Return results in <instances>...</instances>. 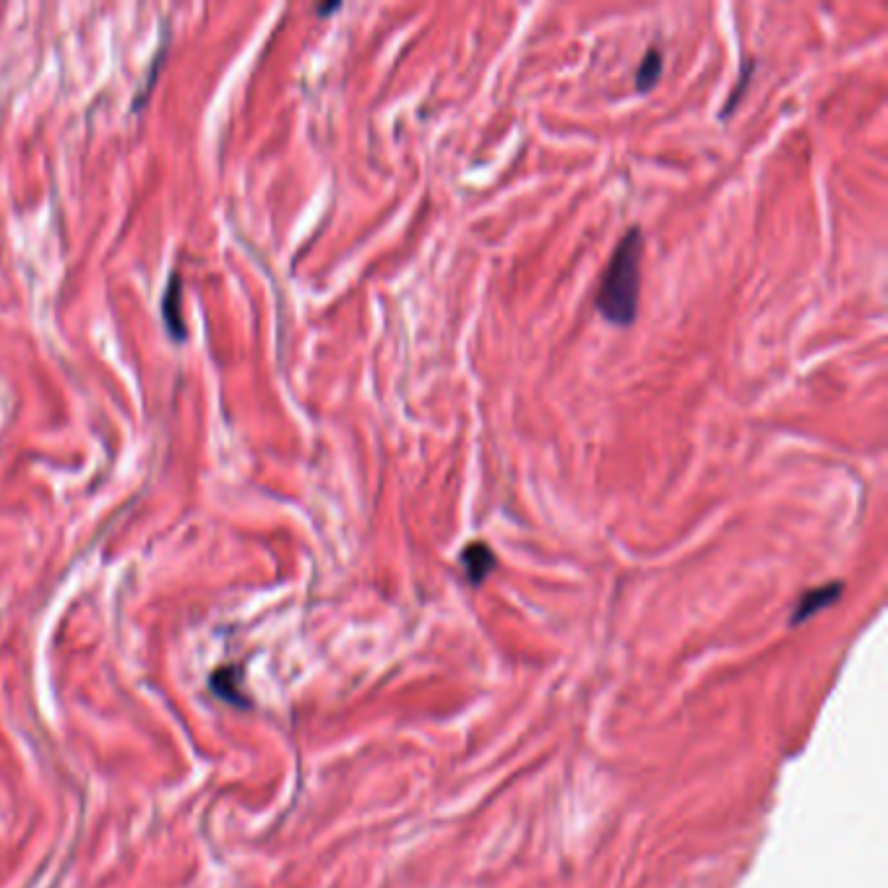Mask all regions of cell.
<instances>
[{"label":"cell","mask_w":888,"mask_h":888,"mask_svg":"<svg viewBox=\"0 0 888 888\" xmlns=\"http://www.w3.org/2000/svg\"><path fill=\"white\" fill-rule=\"evenodd\" d=\"M662 60H665V55H662L659 47H649V50H646L639 71H636V89H639L641 94L652 92L654 86H657L659 76H662Z\"/></svg>","instance_id":"5b68a950"},{"label":"cell","mask_w":888,"mask_h":888,"mask_svg":"<svg viewBox=\"0 0 888 888\" xmlns=\"http://www.w3.org/2000/svg\"><path fill=\"white\" fill-rule=\"evenodd\" d=\"M461 568L467 573V581L480 586L495 568V553L485 542H472L461 550Z\"/></svg>","instance_id":"277c9868"},{"label":"cell","mask_w":888,"mask_h":888,"mask_svg":"<svg viewBox=\"0 0 888 888\" xmlns=\"http://www.w3.org/2000/svg\"><path fill=\"white\" fill-rule=\"evenodd\" d=\"M842 592H844V581H831V584L808 589L803 597L797 599L790 623L800 625V623H805V620L813 618V615H818L821 610H826V607L836 605V602H839V597H842Z\"/></svg>","instance_id":"7a4b0ae2"},{"label":"cell","mask_w":888,"mask_h":888,"mask_svg":"<svg viewBox=\"0 0 888 888\" xmlns=\"http://www.w3.org/2000/svg\"><path fill=\"white\" fill-rule=\"evenodd\" d=\"M178 284H180L178 274H172L170 284H167V292H165V305H162V308H165V318H167V326H170V334L175 336V339H183L185 326H183V321H180V308H178L180 290H178Z\"/></svg>","instance_id":"8992f818"},{"label":"cell","mask_w":888,"mask_h":888,"mask_svg":"<svg viewBox=\"0 0 888 888\" xmlns=\"http://www.w3.org/2000/svg\"><path fill=\"white\" fill-rule=\"evenodd\" d=\"M243 667L240 665H224L219 670L211 672L209 688L214 691V696L222 698L224 704L240 706V709H250V701L243 693Z\"/></svg>","instance_id":"3957f363"},{"label":"cell","mask_w":888,"mask_h":888,"mask_svg":"<svg viewBox=\"0 0 888 888\" xmlns=\"http://www.w3.org/2000/svg\"><path fill=\"white\" fill-rule=\"evenodd\" d=\"M753 71H756V63H753V60H748V63H745V73H743V76H740V79H737L735 92L730 94V99H727V107H724V110H722V118H730L732 112H735L737 102H740V94H745V89H748L750 73H753Z\"/></svg>","instance_id":"52a82bcc"},{"label":"cell","mask_w":888,"mask_h":888,"mask_svg":"<svg viewBox=\"0 0 888 888\" xmlns=\"http://www.w3.org/2000/svg\"><path fill=\"white\" fill-rule=\"evenodd\" d=\"M339 3H331V6H321L318 8V16H326V14H334V11H339Z\"/></svg>","instance_id":"ba28073f"},{"label":"cell","mask_w":888,"mask_h":888,"mask_svg":"<svg viewBox=\"0 0 888 888\" xmlns=\"http://www.w3.org/2000/svg\"><path fill=\"white\" fill-rule=\"evenodd\" d=\"M641 253H644V232L641 227H631L615 245L610 264L602 274L594 305L599 316L612 326H631L639 316Z\"/></svg>","instance_id":"6da1fadb"}]
</instances>
